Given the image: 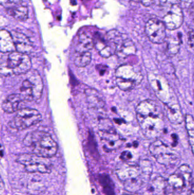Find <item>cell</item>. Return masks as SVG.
<instances>
[{"label":"cell","instance_id":"cell-1","mask_svg":"<svg viewBox=\"0 0 194 195\" xmlns=\"http://www.w3.org/2000/svg\"><path fill=\"white\" fill-rule=\"evenodd\" d=\"M23 142L25 146L33 148V154L45 159L54 156L58 151L57 143L49 133L44 131L27 133Z\"/></svg>","mask_w":194,"mask_h":195},{"label":"cell","instance_id":"cell-2","mask_svg":"<svg viewBox=\"0 0 194 195\" xmlns=\"http://www.w3.org/2000/svg\"><path fill=\"white\" fill-rule=\"evenodd\" d=\"M31 66L28 55L13 51L0 59V75L9 77L26 74L30 70Z\"/></svg>","mask_w":194,"mask_h":195},{"label":"cell","instance_id":"cell-3","mask_svg":"<svg viewBox=\"0 0 194 195\" xmlns=\"http://www.w3.org/2000/svg\"><path fill=\"white\" fill-rule=\"evenodd\" d=\"M143 75L139 67L134 65H121L116 70L117 85L123 91H129L140 84Z\"/></svg>","mask_w":194,"mask_h":195},{"label":"cell","instance_id":"cell-4","mask_svg":"<svg viewBox=\"0 0 194 195\" xmlns=\"http://www.w3.org/2000/svg\"><path fill=\"white\" fill-rule=\"evenodd\" d=\"M28 76L20 87V93L22 101H37L42 95L43 83L39 73L36 70H30Z\"/></svg>","mask_w":194,"mask_h":195},{"label":"cell","instance_id":"cell-5","mask_svg":"<svg viewBox=\"0 0 194 195\" xmlns=\"http://www.w3.org/2000/svg\"><path fill=\"white\" fill-rule=\"evenodd\" d=\"M149 151L160 164L166 167L175 166L180 160L177 153L159 139L150 144Z\"/></svg>","mask_w":194,"mask_h":195},{"label":"cell","instance_id":"cell-6","mask_svg":"<svg viewBox=\"0 0 194 195\" xmlns=\"http://www.w3.org/2000/svg\"><path fill=\"white\" fill-rule=\"evenodd\" d=\"M137 119L144 137L147 139H158L165 130L163 115H150Z\"/></svg>","mask_w":194,"mask_h":195},{"label":"cell","instance_id":"cell-7","mask_svg":"<svg viewBox=\"0 0 194 195\" xmlns=\"http://www.w3.org/2000/svg\"><path fill=\"white\" fill-rule=\"evenodd\" d=\"M42 117L37 109L24 108L18 110L17 114L9 123V126L13 129L23 130L39 123Z\"/></svg>","mask_w":194,"mask_h":195},{"label":"cell","instance_id":"cell-8","mask_svg":"<svg viewBox=\"0 0 194 195\" xmlns=\"http://www.w3.org/2000/svg\"><path fill=\"white\" fill-rule=\"evenodd\" d=\"M43 157L38 156L34 154H22L18 155L17 161L24 165L25 170L30 173L50 174L51 168L41 159Z\"/></svg>","mask_w":194,"mask_h":195},{"label":"cell","instance_id":"cell-9","mask_svg":"<svg viewBox=\"0 0 194 195\" xmlns=\"http://www.w3.org/2000/svg\"><path fill=\"white\" fill-rule=\"evenodd\" d=\"M166 29L163 22L157 18L149 20L145 27V31L149 39L156 44H160L165 41L166 38Z\"/></svg>","mask_w":194,"mask_h":195},{"label":"cell","instance_id":"cell-10","mask_svg":"<svg viewBox=\"0 0 194 195\" xmlns=\"http://www.w3.org/2000/svg\"><path fill=\"white\" fill-rule=\"evenodd\" d=\"M192 172L190 167L186 164L182 165L177 171L171 174L167 180V184L175 191H181L186 187L190 182Z\"/></svg>","mask_w":194,"mask_h":195},{"label":"cell","instance_id":"cell-11","mask_svg":"<svg viewBox=\"0 0 194 195\" xmlns=\"http://www.w3.org/2000/svg\"><path fill=\"white\" fill-rule=\"evenodd\" d=\"M183 20V13L180 5L177 3H173L171 5L167 13L165 15L162 22L166 29L174 30L181 27Z\"/></svg>","mask_w":194,"mask_h":195},{"label":"cell","instance_id":"cell-12","mask_svg":"<svg viewBox=\"0 0 194 195\" xmlns=\"http://www.w3.org/2000/svg\"><path fill=\"white\" fill-rule=\"evenodd\" d=\"M100 139L106 151L116 150L122 144L124 140L117 132L114 127L106 130H99Z\"/></svg>","mask_w":194,"mask_h":195},{"label":"cell","instance_id":"cell-13","mask_svg":"<svg viewBox=\"0 0 194 195\" xmlns=\"http://www.w3.org/2000/svg\"><path fill=\"white\" fill-rule=\"evenodd\" d=\"M93 41L94 48L102 58H109L113 55L116 54V45L109 42L106 37H104L99 33H96Z\"/></svg>","mask_w":194,"mask_h":195},{"label":"cell","instance_id":"cell-14","mask_svg":"<svg viewBox=\"0 0 194 195\" xmlns=\"http://www.w3.org/2000/svg\"><path fill=\"white\" fill-rule=\"evenodd\" d=\"M137 118L150 115H163L160 106L156 101L147 99L140 102L136 109Z\"/></svg>","mask_w":194,"mask_h":195},{"label":"cell","instance_id":"cell-15","mask_svg":"<svg viewBox=\"0 0 194 195\" xmlns=\"http://www.w3.org/2000/svg\"><path fill=\"white\" fill-rule=\"evenodd\" d=\"M10 33L13 39L16 51L27 55L31 53L33 46L27 36L17 31H12Z\"/></svg>","mask_w":194,"mask_h":195},{"label":"cell","instance_id":"cell-16","mask_svg":"<svg viewBox=\"0 0 194 195\" xmlns=\"http://www.w3.org/2000/svg\"><path fill=\"white\" fill-rule=\"evenodd\" d=\"M164 109L167 119L171 123L177 125L183 122L184 118L180 106L178 103L171 102V101H170L167 103H165Z\"/></svg>","mask_w":194,"mask_h":195},{"label":"cell","instance_id":"cell-17","mask_svg":"<svg viewBox=\"0 0 194 195\" xmlns=\"http://www.w3.org/2000/svg\"><path fill=\"white\" fill-rule=\"evenodd\" d=\"M140 168L136 165L123 164L116 171V174L121 181L125 182L140 176Z\"/></svg>","mask_w":194,"mask_h":195},{"label":"cell","instance_id":"cell-18","mask_svg":"<svg viewBox=\"0 0 194 195\" xmlns=\"http://www.w3.org/2000/svg\"><path fill=\"white\" fill-rule=\"evenodd\" d=\"M137 48L131 39L125 38L116 49V54L120 58H125L136 54Z\"/></svg>","mask_w":194,"mask_h":195},{"label":"cell","instance_id":"cell-19","mask_svg":"<svg viewBox=\"0 0 194 195\" xmlns=\"http://www.w3.org/2000/svg\"><path fill=\"white\" fill-rule=\"evenodd\" d=\"M16 51L11 33L6 30H0V52L9 53Z\"/></svg>","mask_w":194,"mask_h":195},{"label":"cell","instance_id":"cell-20","mask_svg":"<svg viewBox=\"0 0 194 195\" xmlns=\"http://www.w3.org/2000/svg\"><path fill=\"white\" fill-rule=\"evenodd\" d=\"M20 94H13L7 96L2 104V109L4 112L12 114L19 109V105L22 102Z\"/></svg>","mask_w":194,"mask_h":195},{"label":"cell","instance_id":"cell-21","mask_svg":"<svg viewBox=\"0 0 194 195\" xmlns=\"http://www.w3.org/2000/svg\"><path fill=\"white\" fill-rule=\"evenodd\" d=\"M84 92L89 107L96 109L104 107L105 102L103 98L96 90L92 89H86Z\"/></svg>","mask_w":194,"mask_h":195},{"label":"cell","instance_id":"cell-22","mask_svg":"<svg viewBox=\"0 0 194 195\" xmlns=\"http://www.w3.org/2000/svg\"><path fill=\"white\" fill-rule=\"evenodd\" d=\"M94 48L93 38L86 32L79 35L78 43L75 48V52L89 51Z\"/></svg>","mask_w":194,"mask_h":195},{"label":"cell","instance_id":"cell-23","mask_svg":"<svg viewBox=\"0 0 194 195\" xmlns=\"http://www.w3.org/2000/svg\"><path fill=\"white\" fill-rule=\"evenodd\" d=\"M7 12L10 16L18 20L25 21L28 18L29 10L27 7L20 5L7 8Z\"/></svg>","mask_w":194,"mask_h":195},{"label":"cell","instance_id":"cell-24","mask_svg":"<svg viewBox=\"0 0 194 195\" xmlns=\"http://www.w3.org/2000/svg\"><path fill=\"white\" fill-rule=\"evenodd\" d=\"M98 180L106 195H115V185L109 175L106 174H100Z\"/></svg>","mask_w":194,"mask_h":195},{"label":"cell","instance_id":"cell-25","mask_svg":"<svg viewBox=\"0 0 194 195\" xmlns=\"http://www.w3.org/2000/svg\"><path fill=\"white\" fill-rule=\"evenodd\" d=\"M92 56L90 51L75 52L74 63L76 67H84L91 61Z\"/></svg>","mask_w":194,"mask_h":195},{"label":"cell","instance_id":"cell-26","mask_svg":"<svg viewBox=\"0 0 194 195\" xmlns=\"http://www.w3.org/2000/svg\"><path fill=\"white\" fill-rule=\"evenodd\" d=\"M185 122L186 128L187 132L188 140L190 143V146L191 147L192 152L194 153V120L193 116L187 114L184 118Z\"/></svg>","mask_w":194,"mask_h":195},{"label":"cell","instance_id":"cell-27","mask_svg":"<svg viewBox=\"0 0 194 195\" xmlns=\"http://www.w3.org/2000/svg\"><path fill=\"white\" fill-rule=\"evenodd\" d=\"M166 188V181L164 178L158 176L153 179L150 184L151 191L157 194L160 193Z\"/></svg>","mask_w":194,"mask_h":195},{"label":"cell","instance_id":"cell-28","mask_svg":"<svg viewBox=\"0 0 194 195\" xmlns=\"http://www.w3.org/2000/svg\"><path fill=\"white\" fill-rule=\"evenodd\" d=\"M180 42L175 39L170 38L167 41L166 53L169 56L173 57L177 54L180 49Z\"/></svg>","mask_w":194,"mask_h":195},{"label":"cell","instance_id":"cell-29","mask_svg":"<svg viewBox=\"0 0 194 195\" xmlns=\"http://www.w3.org/2000/svg\"><path fill=\"white\" fill-rule=\"evenodd\" d=\"M125 186L126 189L130 191L133 192L139 189L140 187L142 184V181L141 180L139 176L125 181Z\"/></svg>","mask_w":194,"mask_h":195},{"label":"cell","instance_id":"cell-30","mask_svg":"<svg viewBox=\"0 0 194 195\" xmlns=\"http://www.w3.org/2000/svg\"><path fill=\"white\" fill-rule=\"evenodd\" d=\"M21 2L22 0H0V5L7 8L20 5Z\"/></svg>","mask_w":194,"mask_h":195},{"label":"cell","instance_id":"cell-31","mask_svg":"<svg viewBox=\"0 0 194 195\" xmlns=\"http://www.w3.org/2000/svg\"><path fill=\"white\" fill-rule=\"evenodd\" d=\"M132 154L129 151H124L120 156V158L121 159V160L125 161L129 160L132 159Z\"/></svg>","mask_w":194,"mask_h":195},{"label":"cell","instance_id":"cell-32","mask_svg":"<svg viewBox=\"0 0 194 195\" xmlns=\"http://www.w3.org/2000/svg\"><path fill=\"white\" fill-rule=\"evenodd\" d=\"M194 31L191 30L188 32V44L191 46V48H193L194 46Z\"/></svg>","mask_w":194,"mask_h":195},{"label":"cell","instance_id":"cell-33","mask_svg":"<svg viewBox=\"0 0 194 195\" xmlns=\"http://www.w3.org/2000/svg\"><path fill=\"white\" fill-rule=\"evenodd\" d=\"M155 0H140V2L141 4L145 7H149L151 6Z\"/></svg>","mask_w":194,"mask_h":195},{"label":"cell","instance_id":"cell-34","mask_svg":"<svg viewBox=\"0 0 194 195\" xmlns=\"http://www.w3.org/2000/svg\"><path fill=\"white\" fill-rule=\"evenodd\" d=\"M97 67H99L98 70L101 75H104L107 69V67L105 65H97Z\"/></svg>","mask_w":194,"mask_h":195},{"label":"cell","instance_id":"cell-35","mask_svg":"<svg viewBox=\"0 0 194 195\" xmlns=\"http://www.w3.org/2000/svg\"><path fill=\"white\" fill-rule=\"evenodd\" d=\"M5 191V184L0 174V195L3 194Z\"/></svg>","mask_w":194,"mask_h":195},{"label":"cell","instance_id":"cell-36","mask_svg":"<svg viewBox=\"0 0 194 195\" xmlns=\"http://www.w3.org/2000/svg\"><path fill=\"white\" fill-rule=\"evenodd\" d=\"M188 195H194V183H193V180L191 181V189H190Z\"/></svg>","mask_w":194,"mask_h":195},{"label":"cell","instance_id":"cell-37","mask_svg":"<svg viewBox=\"0 0 194 195\" xmlns=\"http://www.w3.org/2000/svg\"></svg>","mask_w":194,"mask_h":195}]
</instances>
